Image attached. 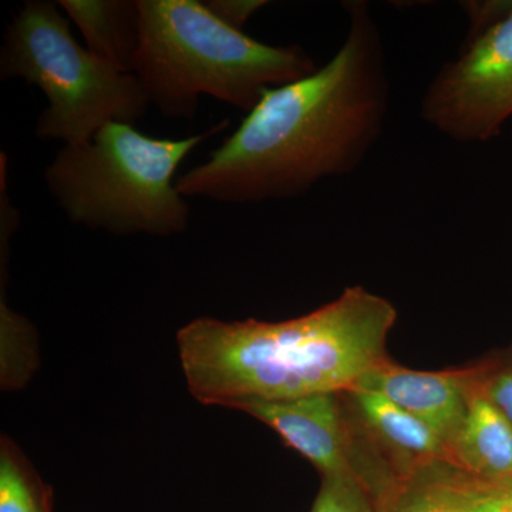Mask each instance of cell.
I'll return each mask as SVG.
<instances>
[{"mask_svg": "<svg viewBox=\"0 0 512 512\" xmlns=\"http://www.w3.org/2000/svg\"><path fill=\"white\" fill-rule=\"evenodd\" d=\"M348 33L311 76L271 87L204 163L180 175L185 198L247 205L299 197L353 173L382 136L389 76L366 2H349Z\"/></svg>", "mask_w": 512, "mask_h": 512, "instance_id": "1", "label": "cell"}, {"mask_svg": "<svg viewBox=\"0 0 512 512\" xmlns=\"http://www.w3.org/2000/svg\"><path fill=\"white\" fill-rule=\"evenodd\" d=\"M392 302L353 286L335 301L282 322L192 320L177 333L192 396L208 406L346 393L387 359Z\"/></svg>", "mask_w": 512, "mask_h": 512, "instance_id": "2", "label": "cell"}, {"mask_svg": "<svg viewBox=\"0 0 512 512\" xmlns=\"http://www.w3.org/2000/svg\"><path fill=\"white\" fill-rule=\"evenodd\" d=\"M133 74L163 116L192 120L201 96L247 110L266 89L318 70L302 47L271 46L228 28L197 0H137Z\"/></svg>", "mask_w": 512, "mask_h": 512, "instance_id": "3", "label": "cell"}, {"mask_svg": "<svg viewBox=\"0 0 512 512\" xmlns=\"http://www.w3.org/2000/svg\"><path fill=\"white\" fill-rule=\"evenodd\" d=\"M228 124L181 140L146 136L134 124H106L87 143L64 144L46 168L47 188L73 224L120 237L183 234L191 211L175 173Z\"/></svg>", "mask_w": 512, "mask_h": 512, "instance_id": "4", "label": "cell"}, {"mask_svg": "<svg viewBox=\"0 0 512 512\" xmlns=\"http://www.w3.org/2000/svg\"><path fill=\"white\" fill-rule=\"evenodd\" d=\"M59 9L49 0L25 2L0 50V79H23L45 93L36 136L84 144L106 124L136 123L150 104L137 77L84 49Z\"/></svg>", "mask_w": 512, "mask_h": 512, "instance_id": "5", "label": "cell"}, {"mask_svg": "<svg viewBox=\"0 0 512 512\" xmlns=\"http://www.w3.org/2000/svg\"><path fill=\"white\" fill-rule=\"evenodd\" d=\"M463 6L466 42L427 86L420 114L457 143H485L512 117V0Z\"/></svg>", "mask_w": 512, "mask_h": 512, "instance_id": "6", "label": "cell"}, {"mask_svg": "<svg viewBox=\"0 0 512 512\" xmlns=\"http://www.w3.org/2000/svg\"><path fill=\"white\" fill-rule=\"evenodd\" d=\"M242 412L261 420L323 477L355 473V446L343 393L313 394L279 402H255Z\"/></svg>", "mask_w": 512, "mask_h": 512, "instance_id": "7", "label": "cell"}, {"mask_svg": "<svg viewBox=\"0 0 512 512\" xmlns=\"http://www.w3.org/2000/svg\"><path fill=\"white\" fill-rule=\"evenodd\" d=\"M483 370L420 372L386 359L362 377L355 389L375 392L429 426L450 450L466 421ZM451 454V453H450Z\"/></svg>", "mask_w": 512, "mask_h": 512, "instance_id": "8", "label": "cell"}, {"mask_svg": "<svg viewBox=\"0 0 512 512\" xmlns=\"http://www.w3.org/2000/svg\"><path fill=\"white\" fill-rule=\"evenodd\" d=\"M345 394L367 439L392 461L397 480L430 464H453L450 450L429 426L382 394L360 389Z\"/></svg>", "mask_w": 512, "mask_h": 512, "instance_id": "9", "label": "cell"}, {"mask_svg": "<svg viewBox=\"0 0 512 512\" xmlns=\"http://www.w3.org/2000/svg\"><path fill=\"white\" fill-rule=\"evenodd\" d=\"M450 453L454 466L467 476L483 481L512 480V426L481 393L480 384Z\"/></svg>", "mask_w": 512, "mask_h": 512, "instance_id": "10", "label": "cell"}, {"mask_svg": "<svg viewBox=\"0 0 512 512\" xmlns=\"http://www.w3.org/2000/svg\"><path fill=\"white\" fill-rule=\"evenodd\" d=\"M86 40V49L103 62L133 74L140 46V13L137 0H60Z\"/></svg>", "mask_w": 512, "mask_h": 512, "instance_id": "11", "label": "cell"}, {"mask_svg": "<svg viewBox=\"0 0 512 512\" xmlns=\"http://www.w3.org/2000/svg\"><path fill=\"white\" fill-rule=\"evenodd\" d=\"M474 484L454 464H430L394 485L377 512H471Z\"/></svg>", "mask_w": 512, "mask_h": 512, "instance_id": "12", "label": "cell"}, {"mask_svg": "<svg viewBox=\"0 0 512 512\" xmlns=\"http://www.w3.org/2000/svg\"><path fill=\"white\" fill-rule=\"evenodd\" d=\"M0 512H47L39 484L8 441L0 453Z\"/></svg>", "mask_w": 512, "mask_h": 512, "instance_id": "13", "label": "cell"}, {"mask_svg": "<svg viewBox=\"0 0 512 512\" xmlns=\"http://www.w3.org/2000/svg\"><path fill=\"white\" fill-rule=\"evenodd\" d=\"M311 512H377L369 488L356 473L323 477Z\"/></svg>", "mask_w": 512, "mask_h": 512, "instance_id": "14", "label": "cell"}, {"mask_svg": "<svg viewBox=\"0 0 512 512\" xmlns=\"http://www.w3.org/2000/svg\"><path fill=\"white\" fill-rule=\"evenodd\" d=\"M202 3L212 16L238 32H244L249 19L268 5L265 0H207Z\"/></svg>", "mask_w": 512, "mask_h": 512, "instance_id": "15", "label": "cell"}, {"mask_svg": "<svg viewBox=\"0 0 512 512\" xmlns=\"http://www.w3.org/2000/svg\"><path fill=\"white\" fill-rule=\"evenodd\" d=\"M471 512H512V480L474 484Z\"/></svg>", "mask_w": 512, "mask_h": 512, "instance_id": "16", "label": "cell"}, {"mask_svg": "<svg viewBox=\"0 0 512 512\" xmlns=\"http://www.w3.org/2000/svg\"><path fill=\"white\" fill-rule=\"evenodd\" d=\"M480 390L512 426V370L494 375H487L484 372Z\"/></svg>", "mask_w": 512, "mask_h": 512, "instance_id": "17", "label": "cell"}]
</instances>
